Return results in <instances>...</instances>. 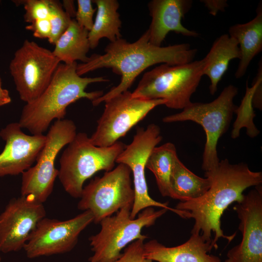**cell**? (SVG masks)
<instances>
[{
	"mask_svg": "<svg viewBox=\"0 0 262 262\" xmlns=\"http://www.w3.org/2000/svg\"><path fill=\"white\" fill-rule=\"evenodd\" d=\"M11 100L8 90L2 87V81L0 77V107L9 104Z\"/></svg>",
	"mask_w": 262,
	"mask_h": 262,
	"instance_id": "cell-33",
	"label": "cell"
},
{
	"mask_svg": "<svg viewBox=\"0 0 262 262\" xmlns=\"http://www.w3.org/2000/svg\"><path fill=\"white\" fill-rule=\"evenodd\" d=\"M224 262H230L229 259L226 260Z\"/></svg>",
	"mask_w": 262,
	"mask_h": 262,
	"instance_id": "cell-35",
	"label": "cell"
},
{
	"mask_svg": "<svg viewBox=\"0 0 262 262\" xmlns=\"http://www.w3.org/2000/svg\"><path fill=\"white\" fill-rule=\"evenodd\" d=\"M93 221L92 214L87 211L66 220L44 217L23 247L27 257L33 259L70 251L81 233Z\"/></svg>",
	"mask_w": 262,
	"mask_h": 262,
	"instance_id": "cell-13",
	"label": "cell"
},
{
	"mask_svg": "<svg viewBox=\"0 0 262 262\" xmlns=\"http://www.w3.org/2000/svg\"><path fill=\"white\" fill-rule=\"evenodd\" d=\"M17 4H22L25 10V22L31 23L41 19L49 18L50 14L49 0H14Z\"/></svg>",
	"mask_w": 262,
	"mask_h": 262,
	"instance_id": "cell-27",
	"label": "cell"
},
{
	"mask_svg": "<svg viewBox=\"0 0 262 262\" xmlns=\"http://www.w3.org/2000/svg\"><path fill=\"white\" fill-rule=\"evenodd\" d=\"M257 15L251 20L230 26L229 35L238 42L240 58L235 73L237 79L242 77L246 73L252 59L262 50V5L260 2Z\"/></svg>",
	"mask_w": 262,
	"mask_h": 262,
	"instance_id": "cell-19",
	"label": "cell"
},
{
	"mask_svg": "<svg viewBox=\"0 0 262 262\" xmlns=\"http://www.w3.org/2000/svg\"><path fill=\"white\" fill-rule=\"evenodd\" d=\"M25 28L33 32V36L38 38L48 39L51 33V25L49 18L36 20Z\"/></svg>",
	"mask_w": 262,
	"mask_h": 262,
	"instance_id": "cell-30",
	"label": "cell"
},
{
	"mask_svg": "<svg viewBox=\"0 0 262 262\" xmlns=\"http://www.w3.org/2000/svg\"><path fill=\"white\" fill-rule=\"evenodd\" d=\"M77 64H59L45 90L35 100L23 107L18 122L22 129L33 135L43 134L53 120L64 119L70 104L83 98L92 101L104 94L101 90L87 92L85 89L91 83L109 80L104 77L79 76Z\"/></svg>",
	"mask_w": 262,
	"mask_h": 262,
	"instance_id": "cell-3",
	"label": "cell"
},
{
	"mask_svg": "<svg viewBox=\"0 0 262 262\" xmlns=\"http://www.w3.org/2000/svg\"><path fill=\"white\" fill-rule=\"evenodd\" d=\"M1 257H0V262H1Z\"/></svg>",
	"mask_w": 262,
	"mask_h": 262,
	"instance_id": "cell-36",
	"label": "cell"
},
{
	"mask_svg": "<svg viewBox=\"0 0 262 262\" xmlns=\"http://www.w3.org/2000/svg\"><path fill=\"white\" fill-rule=\"evenodd\" d=\"M125 147L118 141L109 147L96 146L86 133H77L59 160L58 178L65 191L80 198L84 182L98 171L112 170Z\"/></svg>",
	"mask_w": 262,
	"mask_h": 262,
	"instance_id": "cell-4",
	"label": "cell"
},
{
	"mask_svg": "<svg viewBox=\"0 0 262 262\" xmlns=\"http://www.w3.org/2000/svg\"><path fill=\"white\" fill-rule=\"evenodd\" d=\"M259 64L258 72L254 83L252 87L246 86V92L239 106L237 107L234 113L237 117L234 121L231 131L232 139L237 138L240 135V130L246 128V134L251 138L255 137L260 132L253 122L256 116L253 110L252 98L255 89L259 82L262 80V60Z\"/></svg>",
	"mask_w": 262,
	"mask_h": 262,
	"instance_id": "cell-25",
	"label": "cell"
},
{
	"mask_svg": "<svg viewBox=\"0 0 262 262\" xmlns=\"http://www.w3.org/2000/svg\"><path fill=\"white\" fill-rule=\"evenodd\" d=\"M103 113L97 121L94 132L90 137L96 146H112L124 137L156 107L165 105L163 99H146L133 97L129 90L105 102Z\"/></svg>",
	"mask_w": 262,
	"mask_h": 262,
	"instance_id": "cell-11",
	"label": "cell"
},
{
	"mask_svg": "<svg viewBox=\"0 0 262 262\" xmlns=\"http://www.w3.org/2000/svg\"><path fill=\"white\" fill-rule=\"evenodd\" d=\"M144 241L138 239L131 243L125 248L121 256L112 262H154L144 257Z\"/></svg>",
	"mask_w": 262,
	"mask_h": 262,
	"instance_id": "cell-29",
	"label": "cell"
},
{
	"mask_svg": "<svg viewBox=\"0 0 262 262\" xmlns=\"http://www.w3.org/2000/svg\"><path fill=\"white\" fill-rule=\"evenodd\" d=\"M51 33L49 42L54 45L59 37L68 27L72 18L64 10L62 4L58 0H49Z\"/></svg>",
	"mask_w": 262,
	"mask_h": 262,
	"instance_id": "cell-26",
	"label": "cell"
},
{
	"mask_svg": "<svg viewBox=\"0 0 262 262\" xmlns=\"http://www.w3.org/2000/svg\"><path fill=\"white\" fill-rule=\"evenodd\" d=\"M237 93V87L229 84L213 101L192 102L181 112L166 116L162 119L164 123L191 121L202 127L206 134L202 163V169L205 172L214 169L219 163L217 143L230 124L237 107L233 100Z\"/></svg>",
	"mask_w": 262,
	"mask_h": 262,
	"instance_id": "cell-6",
	"label": "cell"
},
{
	"mask_svg": "<svg viewBox=\"0 0 262 262\" xmlns=\"http://www.w3.org/2000/svg\"><path fill=\"white\" fill-rule=\"evenodd\" d=\"M214 248L212 242L206 241L200 233H191L183 244L167 247L156 240L144 244L145 258L156 262H222L217 256L210 255Z\"/></svg>",
	"mask_w": 262,
	"mask_h": 262,
	"instance_id": "cell-18",
	"label": "cell"
},
{
	"mask_svg": "<svg viewBox=\"0 0 262 262\" xmlns=\"http://www.w3.org/2000/svg\"><path fill=\"white\" fill-rule=\"evenodd\" d=\"M162 140L159 126L154 123L146 128H138L132 142L118 156L116 163L127 165L133 176L134 199L131 211V217L134 219L144 209L159 207L170 211L185 218L186 212L168 206V202L162 203L152 199L148 194L145 177L146 164L152 150Z\"/></svg>",
	"mask_w": 262,
	"mask_h": 262,
	"instance_id": "cell-12",
	"label": "cell"
},
{
	"mask_svg": "<svg viewBox=\"0 0 262 262\" xmlns=\"http://www.w3.org/2000/svg\"><path fill=\"white\" fill-rule=\"evenodd\" d=\"M60 64L52 51L25 40L9 64L20 99L26 103L35 100L47 87Z\"/></svg>",
	"mask_w": 262,
	"mask_h": 262,
	"instance_id": "cell-10",
	"label": "cell"
},
{
	"mask_svg": "<svg viewBox=\"0 0 262 262\" xmlns=\"http://www.w3.org/2000/svg\"><path fill=\"white\" fill-rule=\"evenodd\" d=\"M240 52L237 41L228 33L223 34L214 41L210 51L202 59L204 63L203 76L210 81V93L215 94L219 82L226 72L230 62L240 59Z\"/></svg>",
	"mask_w": 262,
	"mask_h": 262,
	"instance_id": "cell-20",
	"label": "cell"
},
{
	"mask_svg": "<svg viewBox=\"0 0 262 262\" xmlns=\"http://www.w3.org/2000/svg\"><path fill=\"white\" fill-rule=\"evenodd\" d=\"M171 198L185 202L198 198L210 188L211 181L208 177L196 175L180 161L175 159L172 166L170 179Z\"/></svg>",
	"mask_w": 262,
	"mask_h": 262,
	"instance_id": "cell-23",
	"label": "cell"
},
{
	"mask_svg": "<svg viewBox=\"0 0 262 262\" xmlns=\"http://www.w3.org/2000/svg\"><path fill=\"white\" fill-rule=\"evenodd\" d=\"M63 7L66 12L71 17V18H74L76 15V10L73 0H64Z\"/></svg>",
	"mask_w": 262,
	"mask_h": 262,
	"instance_id": "cell-34",
	"label": "cell"
},
{
	"mask_svg": "<svg viewBox=\"0 0 262 262\" xmlns=\"http://www.w3.org/2000/svg\"><path fill=\"white\" fill-rule=\"evenodd\" d=\"M190 0H152L148 3L151 22L149 28V42L161 46L170 32L187 37H197L195 31L183 26L181 19L190 9Z\"/></svg>",
	"mask_w": 262,
	"mask_h": 262,
	"instance_id": "cell-17",
	"label": "cell"
},
{
	"mask_svg": "<svg viewBox=\"0 0 262 262\" xmlns=\"http://www.w3.org/2000/svg\"><path fill=\"white\" fill-rule=\"evenodd\" d=\"M201 1L209 11V13L215 16L219 11H224L228 6L227 1L225 0H204Z\"/></svg>",
	"mask_w": 262,
	"mask_h": 262,
	"instance_id": "cell-31",
	"label": "cell"
},
{
	"mask_svg": "<svg viewBox=\"0 0 262 262\" xmlns=\"http://www.w3.org/2000/svg\"><path fill=\"white\" fill-rule=\"evenodd\" d=\"M131 208L125 207L114 215L106 217L100 222L101 229L89 238L93 255L89 262H112L121 255L122 250L133 241L145 240L147 236L142 234L145 227H150L165 214L167 210H155L148 207L141 211L137 218L131 217Z\"/></svg>",
	"mask_w": 262,
	"mask_h": 262,
	"instance_id": "cell-7",
	"label": "cell"
},
{
	"mask_svg": "<svg viewBox=\"0 0 262 262\" xmlns=\"http://www.w3.org/2000/svg\"><path fill=\"white\" fill-rule=\"evenodd\" d=\"M97 6L96 16L91 30L88 33L91 49L98 45L99 40L106 38L110 42L121 38V20L117 11L119 4L116 0H92Z\"/></svg>",
	"mask_w": 262,
	"mask_h": 262,
	"instance_id": "cell-21",
	"label": "cell"
},
{
	"mask_svg": "<svg viewBox=\"0 0 262 262\" xmlns=\"http://www.w3.org/2000/svg\"><path fill=\"white\" fill-rule=\"evenodd\" d=\"M88 33L73 18L55 43L53 54L65 64H71L77 60L82 63L87 62L89 59L87 53L90 49Z\"/></svg>",
	"mask_w": 262,
	"mask_h": 262,
	"instance_id": "cell-22",
	"label": "cell"
},
{
	"mask_svg": "<svg viewBox=\"0 0 262 262\" xmlns=\"http://www.w3.org/2000/svg\"><path fill=\"white\" fill-rule=\"evenodd\" d=\"M131 174L128 166L118 164L102 176L95 177L83 188L78 208L91 212L96 224L125 207L132 208L134 191Z\"/></svg>",
	"mask_w": 262,
	"mask_h": 262,
	"instance_id": "cell-9",
	"label": "cell"
},
{
	"mask_svg": "<svg viewBox=\"0 0 262 262\" xmlns=\"http://www.w3.org/2000/svg\"><path fill=\"white\" fill-rule=\"evenodd\" d=\"M205 177L211 181L208 191L196 199L179 202L175 208L187 211L188 218L194 220L191 233H200L217 249L219 238L230 242L236 235L224 233L221 227L223 213L231 203L242 199L246 189L262 184V173L251 170L245 163L231 164L225 159L214 169L205 172Z\"/></svg>",
	"mask_w": 262,
	"mask_h": 262,
	"instance_id": "cell-2",
	"label": "cell"
},
{
	"mask_svg": "<svg viewBox=\"0 0 262 262\" xmlns=\"http://www.w3.org/2000/svg\"><path fill=\"white\" fill-rule=\"evenodd\" d=\"M242 235L227 253L230 262H262V187L255 186L233 207Z\"/></svg>",
	"mask_w": 262,
	"mask_h": 262,
	"instance_id": "cell-15",
	"label": "cell"
},
{
	"mask_svg": "<svg viewBox=\"0 0 262 262\" xmlns=\"http://www.w3.org/2000/svg\"><path fill=\"white\" fill-rule=\"evenodd\" d=\"M262 80L258 83L255 90L254 91L252 103L255 108L262 110Z\"/></svg>",
	"mask_w": 262,
	"mask_h": 262,
	"instance_id": "cell-32",
	"label": "cell"
},
{
	"mask_svg": "<svg viewBox=\"0 0 262 262\" xmlns=\"http://www.w3.org/2000/svg\"><path fill=\"white\" fill-rule=\"evenodd\" d=\"M175 146L167 142L155 147L150 152L146 164V168L154 175L161 195L171 198L170 179L174 162L178 157Z\"/></svg>",
	"mask_w": 262,
	"mask_h": 262,
	"instance_id": "cell-24",
	"label": "cell"
},
{
	"mask_svg": "<svg viewBox=\"0 0 262 262\" xmlns=\"http://www.w3.org/2000/svg\"><path fill=\"white\" fill-rule=\"evenodd\" d=\"M18 122L8 124L0 131L5 145L0 153V177L22 174L35 162L44 147L46 135H28Z\"/></svg>",
	"mask_w": 262,
	"mask_h": 262,
	"instance_id": "cell-16",
	"label": "cell"
},
{
	"mask_svg": "<svg viewBox=\"0 0 262 262\" xmlns=\"http://www.w3.org/2000/svg\"><path fill=\"white\" fill-rule=\"evenodd\" d=\"M197 51L186 43L166 47L153 45L149 42L147 30L133 43L122 38L110 42L105 47L103 54H93L87 62L77 64V73L82 76L98 69L107 68L121 76L117 85L91 101L96 106L128 91L137 76L149 66L158 64L174 66L190 63Z\"/></svg>",
	"mask_w": 262,
	"mask_h": 262,
	"instance_id": "cell-1",
	"label": "cell"
},
{
	"mask_svg": "<svg viewBox=\"0 0 262 262\" xmlns=\"http://www.w3.org/2000/svg\"><path fill=\"white\" fill-rule=\"evenodd\" d=\"M43 203L27 196L11 199L0 214V251L23 248L39 222L46 217Z\"/></svg>",
	"mask_w": 262,
	"mask_h": 262,
	"instance_id": "cell-14",
	"label": "cell"
},
{
	"mask_svg": "<svg viewBox=\"0 0 262 262\" xmlns=\"http://www.w3.org/2000/svg\"><path fill=\"white\" fill-rule=\"evenodd\" d=\"M204 66L203 59L174 66L162 64L144 74L131 95L163 99L169 108L183 109L192 102L191 98L203 76Z\"/></svg>",
	"mask_w": 262,
	"mask_h": 262,
	"instance_id": "cell-5",
	"label": "cell"
},
{
	"mask_svg": "<svg viewBox=\"0 0 262 262\" xmlns=\"http://www.w3.org/2000/svg\"><path fill=\"white\" fill-rule=\"evenodd\" d=\"M75 20L78 24L89 32L93 25V16L96 8L92 6L91 0H78Z\"/></svg>",
	"mask_w": 262,
	"mask_h": 262,
	"instance_id": "cell-28",
	"label": "cell"
},
{
	"mask_svg": "<svg viewBox=\"0 0 262 262\" xmlns=\"http://www.w3.org/2000/svg\"><path fill=\"white\" fill-rule=\"evenodd\" d=\"M77 127L70 119L56 120L46 135V141L36 164L22 174L21 196L45 202L53 191L58 169L55 162L60 150L77 134Z\"/></svg>",
	"mask_w": 262,
	"mask_h": 262,
	"instance_id": "cell-8",
	"label": "cell"
}]
</instances>
